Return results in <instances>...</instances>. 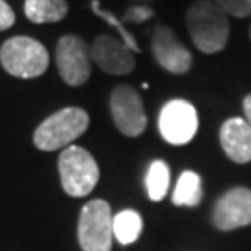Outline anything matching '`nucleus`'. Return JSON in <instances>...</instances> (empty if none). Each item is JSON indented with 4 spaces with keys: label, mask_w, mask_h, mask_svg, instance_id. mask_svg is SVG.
I'll return each instance as SVG.
<instances>
[{
    "label": "nucleus",
    "mask_w": 251,
    "mask_h": 251,
    "mask_svg": "<svg viewBox=\"0 0 251 251\" xmlns=\"http://www.w3.org/2000/svg\"><path fill=\"white\" fill-rule=\"evenodd\" d=\"M186 26L192 43L205 54L224 50L231 36L229 15L212 0H198L190 6L186 11Z\"/></svg>",
    "instance_id": "1"
},
{
    "label": "nucleus",
    "mask_w": 251,
    "mask_h": 251,
    "mask_svg": "<svg viewBox=\"0 0 251 251\" xmlns=\"http://www.w3.org/2000/svg\"><path fill=\"white\" fill-rule=\"evenodd\" d=\"M88 125L90 116L86 110L76 106L62 108L37 126L34 132V144L41 151L65 149L86 132Z\"/></svg>",
    "instance_id": "2"
},
{
    "label": "nucleus",
    "mask_w": 251,
    "mask_h": 251,
    "mask_svg": "<svg viewBox=\"0 0 251 251\" xmlns=\"http://www.w3.org/2000/svg\"><path fill=\"white\" fill-rule=\"evenodd\" d=\"M0 63L11 76L37 78L49 67V52L34 37H9L0 49Z\"/></svg>",
    "instance_id": "3"
},
{
    "label": "nucleus",
    "mask_w": 251,
    "mask_h": 251,
    "mask_svg": "<svg viewBox=\"0 0 251 251\" xmlns=\"http://www.w3.org/2000/svg\"><path fill=\"white\" fill-rule=\"evenodd\" d=\"M62 188L71 198H84L99 182V166L95 158L80 145L65 147L58 160Z\"/></svg>",
    "instance_id": "4"
},
{
    "label": "nucleus",
    "mask_w": 251,
    "mask_h": 251,
    "mask_svg": "<svg viewBox=\"0 0 251 251\" xmlns=\"http://www.w3.org/2000/svg\"><path fill=\"white\" fill-rule=\"evenodd\" d=\"M114 216L104 199L86 203L78 220V240L84 251H110L114 242Z\"/></svg>",
    "instance_id": "5"
},
{
    "label": "nucleus",
    "mask_w": 251,
    "mask_h": 251,
    "mask_svg": "<svg viewBox=\"0 0 251 251\" xmlns=\"http://www.w3.org/2000/svg\"><path fill=\"white\" fill-rule=\"evenodd\" d=\"M199 128L198 110L184 99L166 102L158 116V130L171 145H184L194 140Z\"/></svg>",
    "instance_id": "6"
},
{
    "label": "nucleus",
    "mask_w": 251,
    "mask_h": 251,
    "mask_svg": "<svg viewBox=\"0 0 251 251\" xmlns=\"http://www.w3.org/2000/svg\"><path fill=\"white\" fill-rule=\"evenodd\" d=\"M56 65L65 84H86L91 75V47L78 36H63L56 45Z\"/></svg>",
    "instance_id": "7"
},
{
    "label": "nucleus",
    "mask_w": 251,
    "mask_h": 251,
    "mask_svg": "<svg viewBox=\"0 0 251 251\" xmlns=\"http://www.w3.org/2000/svg\"><path fill=\"white\" fill-rule=\"evenodd\" d=\"M110 112L117 130L128 138L144 134L147 126L144 102L132 86H117L110 95Z\"/></svg>",
    "instance_id": "8"
},
{
    "label": "nucleus",
    "mask_w": 251,
    "mask_h": 251,
    "mask_svg": "<svg viewBox=\"0 0 251 251\" xmlns=\"http://www.w3.org/2000/svg\"><path fill=\"white\" fill-rule=\"evenodd\" d=\"M212 222L220 231H234L251 224V190L244 186L227 190L212 210Z\"/></svg>",
    "instance_id": "9"
},
{
    "label": "nucleus",
    "mask_w": 251,
    "mask_h": 251,
    "mask_svg": "<svg viewBox=\"0 0 251 251\" xmlns=\"http://www.w3.org/2000/svg\"><path fill=\"white\" fill-rule=\"evenodd\" d=\"M151 50L162 69L173 75H184L192 67V52L180 43L175 32L168 26L156 28L151 39Z\"/></svg>",
    "instance_id": "10"
},
{
    "label": "nucleus",
    "mask_w": 251,
    "mask_h": 251,
    "mask_svg": "<svg viewBox=\"0 0 251 251\" xmlns=\"http://www.w3.org/2000/svg\"><path fill=\"white\" fill-rule=\"evenodd\" d=\"M134 54L126 43L112 36H99L91 45L93 62L110 75H128L136 65Z\"/></svg>",
    "instance_id": "11"
},
{
    "label": "nucleus",
    "mask_w": 251,
    "mask_h": 251,
    "mask_svg": "<svg viewBox=\"0 0 251 251\" xmlns=\"http://www.w3.org/2000/svg\"><path fill=\"white\" fill-rule=\"evenodd\" d=\"M224 152L236 164L251 162V126L244 117H229L220 126Z\"/></svg>",
    "instance_id": "12"
},
{
    "label": "nucleus",
    "mask_w": 251,
    "mask_h": 251,
    "mask_svg": "<svg viewBox=\"0 0 251 251\" xmlns=\"http://www.w3.org/2000/svg\"><path fill=\"white\" fill-rule=\"evenodd\" d=\"M67 9V0H25V15L37 25L62 21Z\"/></svg>",
    "instance_id": "13"
},
{
    "label": "nucleus",
    "mask_w": 251,
    "mask_h": 251,
    "mask_svg": "<svg viewBox=\"0 0 251 251\" xmlns=\"http://www.w3.org/2000/svg\"><path fill=\"white\" fill-rule=\"evenodd\" d=\"M203 199V182L196 171H182L177 186L173 190L171 201L177 206H198Z\"/></svg>",
    "instance_id": "14"
},
{
    "label": "nucleus",
    "mask_w": 251,
    "mask_h": 251,
    "mask_svg": "<svg viewBox=\"0 0 251 251\" xmlns=\"http://www.w3.org/2000/svg\"><path fill=\"white\" fill-rule=\"evenodd\" d=\"M114 238L119 244H132L140 238L142 229H144V222H142V216L138 214L136 210H121L114 216Z\"/></svg>",
    "instance_id": "15"
},
{
    "label": "nucleus",
    "mask_w": 251,
    "mask_h": 251,
    "mask_svg": "<svg viewBox=\"0 0 251 251\" xmlns=\"http://www.w3.org/2000/svg\"><path fill=\"white\" fill-rule=\"evenodd\" d=\"M145 188L151 201H162L170 188V168L162 160H154L145 175Z\"/></svg>",
    "instance_id": "16"
},
{
    "label": "nucleus",
    "mask_w": 251,
    "mask_h": 251,
    "mask_svg": "<svg viewBox=\"0 0 251 251\" xmlns=\"http://www.w3.org/2000/svg\"><path fill=\"white\" fill-rule=\"evenodd\" d=\"M90 8L93 9V13H95V15H99L102 21H106L110 26L116 28V32L119 34V39H121L123 43H126V45L130 47L134 52H140V47H138V43H136L134 36H132V34L126 30V26H125V23H123V21H119V19H117L112 11H108V9L102 8L99 0H91Z\"/></svg>",
    "instance_id": "17"
},
{
    "label": "nucleus",
    "mask_w": 251,
    "mask_h": 251,
    "mask_svg": "<svg viewBox=\"0 0 251 251\" xmlns=\"http://www.w3.org/2000/svg\"><path fill=\"white\" fill-rule=\"evenodd\" d=\"M224 9L227 15L233 17H248L251 13V0H212Z\"/></svg>",
    "instance_id": "18"
},
{
    "label": "nucleus",
    "mask_w": 251,
    "mask_h": 251,
    "mask_svg": "<svg viewBox=\"0 0 251 251\" xmlns=\"http://www.w3.org/2000/svg\"><path fill=\"white\" fill-rule=\"evenodd\" d=\"M154 17V9L151 6H142V4H134L125 11L123 15V23H144L147 19Z\"/></svg>",
    "instance_id": "19"
},
{
    "label": "nucleus",
    "mask_w": 251,
    "mask_h": 251,
    "mask_svg": "<svg viewBox=\"0 0 251 251\" xmlns=\"http://www.w3.org/2000/svg\"><path fill=\"white\" fill-rule=\"evenodd\" d=\"M13 23H15V13H13V9L9 8V4L6 0H0V32L11 28Z\"/></svg>",
    "instance_id": "20"
},
{
    "label": "nucleus",
    "mask_w": 251,
    "mask_h": 251,
    "mask_svg": "<svg viewBox=\"0 0 251 251\" xmlns=\"http://www.w3.org/2000/svg\"><path fill=\"white\" fill-rule=\"evenodd\" d=\"M242 106H244V119H246V121L250 123V126H251V93L244 97Z\"/></svg>",
    "instance_id": "21"
},
{
    "label": "nucleus",
    "mask_w": 251,
    "mask_h": 251,
    "mask_svg": "<svg viewBox=\"0 0 251 251\" xmlns=\"http://www.w3.org/2000/svg\"><path fill=\"white\" fill-rule=\"evenodd\" d=\"M134 2L142 4V6H149V2H152V0H134Z\"/></svg>",
    "instance_id": "22"
},
{
    "label": "nucleus",
    "mask_w": 251,
    "mask_h": 251,
    "mask_svg": "<svg viewBox=\"0 0 251 251\" xmlns=\"http://www.w3.org/2000/svg\"><path fill=\"white\" fill-rule=\"evenodd\" d=\"M250 36H251V30H250Z\"/></svg>",
    "instance_id": "23"
}]
</instances>
